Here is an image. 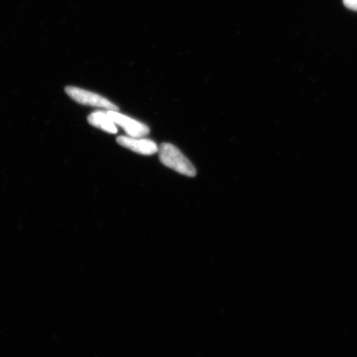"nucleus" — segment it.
<instances>
[{
  "instance_id": "7ed1b4c3",
  "label": "nucleus",
  "mask_w": 357,
  "mask_h": 357,
  "mask_svg": "<svg viewBox=\"0 0 357 357\" xmlns=\"http://www.w3.org/2000/svg\"><path fill=\"white\" fill-rule=\"evenodd\" d=\"M107 114L116 125H119L120 127L124 129L129 137H144L149 135L150 132V128L146 124L120 114L119 111L108 110Z\"/></svg>"
},
{
  "instance_id": "20e7f679",
  "label": "nucleus",
  "mask_w": 357,
  "mask_h": 357,
  "mask_svg": "<svg viewBox=\"0 0 357 357\" xmlns=\"http://www.w3.org/2000/svg\"><path fill=\"white\" fill-rule=\"evenodd\" d=\"M117 142L125 149L144 155H153L158 153L159 150V147L155 142L146 139V138L120 136L117 138Z\"/></svg>"
},
{
  "instance_id": "39448f33",
  "label": "nucleus",
  "mask_w": 357,
  "mask_h": 357,
  "mask_svg": "<svg viewBox=\"0 0 357 357\" xmlns=\"http://www.w3.org/2000/svg\"><path fill=\"white\" fill-rule=\"evenodd\" d=\"M88 123L109 133H117L118 128L113 120L111 119L107 112L96 111L89 115Z\"/></svg>"
},
{
  "instance_id": "f03ea898",
  "label": "nucleus",
  "mask_w": 357,
  "mask_h": 357,
  "mask_svg": "<svg viewBox=\"0 0 357 357\" xmlns=\"http://www.w3.org/2000/svg\"><path fill=\"white\" fill-rule=\"evenodd\" d=\"M65 91L67 96H70L71 99L79 102L80 105L99 107V108L107 110H119L117 105H115L113 102L107 100L106 98L97 95L96 93L73 86H67Z\"/></svg>"
},
{
  "instance_id": "423d86ee",
  "label": "nucleus",
  "mask_w": 357,
  "mask_h": 357,
  "mask_svg": "<svg viewBox=\"0 0 357 357\" xmlns=\"http://www.w3.org/2000/svg\"><path fill=\"white\" fill-rule=\"evenodd\" d=\"M347 8L351 10L357 11V0H343Z\"/></svg>"
},
{
  "instance_id": "f257e3e1",
  "label": "nucleus",
  "mask_w": 357,
  "mask_h": 357,
  "mask_svg": "<svg viewBox=\"0 0 357 357\" xmlns=\"http://www.w3.org/2000/svg\"><path fill=\"white\" fill-rule=\"evenodd\" d=\"M159 158L164 166L189 177L196 176V169L189 159L171 144H162L159 147Z\"/></svg>"
}]
</instances>
